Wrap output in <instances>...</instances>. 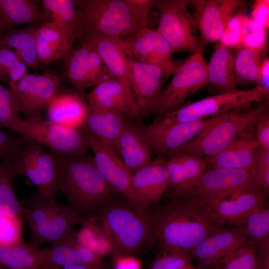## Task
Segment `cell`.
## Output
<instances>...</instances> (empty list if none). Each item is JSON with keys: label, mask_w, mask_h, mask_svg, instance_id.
Wrapping results in <instances>:
<instances>
[{"label": "cell", "mask_w": 269, "mask_h": 269, "mask_svg": "<svg viewBox=\"0 0 269 269\" xmlns=\"http://www.w3.org/2000/svg\"><path fill=\"white\" fill-rule=\"evenodd\" d=\"M3 33V32L0 29V36Z\"/></svg>", "instance_id": "cell-56"}, {"label": "cell", "mask_w": 269, "mask_h": 269, "mask_svg": "<svg viewBox=\"0 0 269 269\" xmlns=\"http://www.w3.org/2000/svg\"><path fill=\"white\" fill-rule=\"evenodd\" d=\"M206 159L179 151L166 160L169 184L168 195L172 199L184 198L198 184L207 170Z\"/></svg>", "instance_id": "cell-21"}, {"label": "cell", "mask_w": 269, "mask_h": 269, "mask_svg": "<svg viewBox=\"0 0 269 269\" xmlns=\"http://www.w3.org/2000/svg\"><path fill=\"white\" fill-rule=\"evenodd\" d=\"M43 10L49 21L74 32L78 22V11L73 0H43Z\"/></svg>", "instance_id": "cell-39"}, {"label": "cell", "mask_w": 269, "mask_h": 269, "mask_svg": "<svg viewBox=\"0 0 269 269\" xmlns=\"http://www.w3.org/2000/svg\"><path fill=\"white\" fill-rule=\"evenodd\" d=\"M57 156V190L65 194L82 220L103 203L120 195L99 172L93 157L87 153Z\"/></svg>", "instance_id": "cell-4"}, {"label": "cell", "mask_w": 269, "mask_h": 269, "mask_svg": "<svg viewBox=\"0 0 269 269\" xmlns=\"http://www.w3.org/2000/svg\"><path fill=\"white\" fill-rule=\"evenodd\" d=\"M214 117L188 123H172L157 118L149 125L136 124L150 153L165 159L179 151L200 134Z\"/></svg>", "instance_id": "cell-12"}, {"label": "cell", "mask_w": 269, "mask_h": 269, "mask_svg": "<svg viewBox=\"0 0 269 269\" xmlns=\"http://www.w3.org/2000/svg\"><path fill=\"white\" fill-rule=\"evenodd\" d=\"M186 269H198L197 268H195V267H194L193 266L190 267V268H188Z\"/></svg>", "instance_id": "cell-55"}, {"label": "cell", "mask_w": 269, "mask_h": 269, "mask_svg": "<svg viewBox=\"0 0 269 269\" xmlns=\"http://www.w3.org/2000/svg\"><path fill=\"white\" fill-rule=\"evenodd\" d=\"M21 219L0 214V247L22 242Z\"/></svg>", "instance_id": "cell-45"}, {"label": "cell", "mask_w": 269, "mask_h": 269, "mask_svg": "<svg viewBox=\"0 0 269 269\" xmlns=\"http://www.w3.org/2000/svg\"><path fill=\"white\" fill-rule=\"evenodd\" d=\"M258 269H269V239L256 245Z\"/></svg>", "instance_id": "cell-52"}, {"label": "cell", "mask_w": 269, "mask_h": 269, "mask_svg": "<svg viewBox=\"0 0 269 269\" xmlns=\"http://www.w3.org/2000/svg\"><path fill=\"white\" fill-rule=\"evenodd\" d=\"M47 264L46 249H36L22 241L0 247V268L2 269H37Z\"/></svg>", "instance_id": "cell-34"}, {"label": "cell", "mask_w": 269, "mask_h": 269, "mask_svg": "<svg viewBox=\"0 0 269 269\" xmlns=\"http://www.w3.org/2000/svg\"><path fill=\"white\" fill-rule=\"evenodd\" d=\"M9 86L18 111L26 120L42 117V112L61 89L59 78L48 72L28 73Z\"/></svg>", "instance_id": "cell-13"}, {"label": "cell", "mask_w": 269, "mask_h": 269, "mask_svg": "<svg viewBox=\"0 0 269 269\" xmlns=\"http://www.w3.org/2000/svg\"><path fill=\"white\" fill-rule=\"evenodd\" d=\"M246 240L242 227H221L203 239L190 255L197 260L198 269H214Z\"/></svg>", "instance_id": "cell-22"}, {"label": "cell", "mask_w": 269, "mask_h": 269, "mask_svg": "<svg viewBox=\"0 0 269 269\" xmlns=\"http://www.w3.org/2000/svg\"><path fill=\"white\" fill-rule=\"evenodd\" d=\"M60 267L55 265L47 264L45 266L37 269H60Z\"/></svg>", "instance_id": "cell-54"}, {"label": "cell", "mask_w": 269, "mask_h": 269, "mask_svg": "<svg viewBox=\"0 0 269 269\" xmlns=\"http://www.w3.org/2000/svg\"><path fill=\"white\" fill-rule=\"evenodd\" d=\"M171 74L160 66L140 63L132 55L128 80L139 116L151 114L163 83Z\"/></svg>", "instance_id": "cell-18"}, {"label": "cell", "mask_w": 269, "mask_h": 269, "mask_svg": "<svg viewBox=\"0 0 269 269\" xmlns=\"http://www.w3.org/2000/svg\"><path fill=\"white\" fill-rule=\"evenodd\" d=\"M192 258L180 250H160L150 269H186L193 266Z\"/></svg>", "instance_id": "cell-44"}, {"label": "cell", "mask_w": 269, "mask_h": 269, "mask_svg": "<svg viewBox=\"0 0 269 269\" xmlns=\"http://www.w3.org/2000/svg\"><path fill=\"white\" fill-rule=\"evenodd\" d=\"M86 98L92 110L119 113L130 120L139 117L127 78L111 77L95 86Z\"/></svg>", "instance_id": "cell-19"}, {"label": "cell", "mask_w": 269, "mask_h": 269, "mask_svg": "<svg viewBox=\"0 0 269 269\" xmlns=\"http://www.w3.org/2000/svg\"><path fill=\"white\" fill-rule=\"evenodd\" d=\"M215 268L219 269H258L257 246L246 240L229 253Z\"/></svg>", "instance_id": "cell-41"}, {"label": "cell", "mask_w": 269, "mask_h": 269, "mask_svg": "<svg viewBox=\"0 0 269 269\" xmlns=\"http://www.w3.org/2000/svg\"><path fill=\"white\" fill-rule=\"evenodd\" d=\"M85 39L91 44L112 76L129 78L132 55L122 37L93 35Z\"/></svg>", "instance_id": "cell-26"}, {"label": "cell", "mask_w": 269, "mask_h": 269, "mask_svg": "<svg viewBox=\"0 0 269 269\" xmlns=\"http://www.w3.org/2000/svg\"><path fill=\"white\" fill-rule=\"evenodd\" d=\"M214 269H219L218 268H215Z\"/></svg>", "instance_id": "cell-57"}, {"label": "cell", "mask_w": 269, "mask_h": 269, "mask_svg": "<svg viewBox=\"0 0 269 269\" xmlns=\"http://www.w3.org/2000/svg\"><path fill=\"white\" fill-rule=\"evenodd\" d=\"M7 162L12 179L25 176L38 188L39 195L56 198L58 191L56 155L37 142L24 139Z\"/></svg>", "instance_id": "cell-9"}, {"label": "cell", "mask_w": 269, "mask_h": 269, "mask_svg": "<svg viewBox=\"0 0 269 269\" xmlns=\"http://www.w3.org/2000/svg\"><path fill=\"white\" fill-rule=\"evenodd\" d=\"M48 121L72 129L83 128L89 106L76 92H60L47 108Z\"/></svg>", "instance_id": "cell-27"}, {"label": "cell", "mask_w": 269, "mask_h": 269, "mask_svg": "<svg viewBox=\"0 0 269 269\" xmlns=\"http://www.w3.org/2000/svg\"><path fill=\"white\" fill-rule=\"evenodd\" d=\"M77 243L102 258L111 253L112 243L110 236L102 222L91 216L84 220V224L76 235Z\"/></svg>", "instance_id": "cell-35"}, {"label": "cell", "mask_w": 269, "mask_h": 269, "mask_svg": "<svg viewBox=\"0 0 269 269\" xmlns=\"http://www.w3.org/2000/svg\"><path fill=\"white\" fill-rule=\"evenodd\" d=\"M78 22L75 36L122 37L147 26L154 0H75Z\"/></svg>", "instance_id": "cell-1"}, {"label": "cell", "mask_w": 269, "mask_h": 269, "mask_svg": "<svg viewBox=\"0 0 269 269\" xmlns=\"http://www.w3.org/2000/svg\"><path fill=\"white\" fill-rule=\"evenodd\" d=\"M15 132L25 140L47 147L50 152L58 156L86 154L89 149V132L84 128L65 127L42 117L31 120L21 118Z\"/></svg>", "instance_id": "cell-10"}, {"label": "cell", "mask_w": 269, "mask_h": 269, "mask_svg": "<svg viewBox=\"0 0 269 269\" xmlns=\"http://www.w3.org/2000/svg\"><path fill=\"white\" fill-rule=\"evenodd\" d=\"M128 120L119 113L95 111L89 107L83 128L115 151L117 141Z\"/></svg>", "instance_id": "cell-31"}, {"label": "cell", "mask_w": 269, "mask_h": 269, "mask_svg": "<svg viewBox=\"0 0 269 269\" xmlns=\"http://www.w3.org/2000/svg\"><path fill=\"white\" fill-rule=\"evenodd\" d=\"M259 148L252 127L244 130L224 149L207 161L211 168L240 169L251 172L255 167Z\"/></svg>", "instance_id": "cell-24"}, {"label": "cell", "mask_w": 269, "mask_h": 269, "mask_svg": "<svg viewBox=\"0 0 269 269\" xmlns=\"http://www.w3.org/2000/svg\"><path fill=\"white\" fill-rule=\"evenodd\" d=\"M0 269H2V268H0Z\"/></svg>", "instance_id": "cell-58"}, {"label": "cell", "mask_w": 269, "mask_h": 269, "mask_svg": "<svg viewBox=\"0 0 269 269\" xmlns=\"http://www.w3.org/2000/svg\"><path fill=\"white\" fill-rule=\"evenodd\" d=\"M246 240L256 245L269 239V208L264 205L252 211L242 226Z\"/></svg>", "instance_id": "cell-40"}, {"label": "cell", "mask_w": 269, "mask_h": 269, "mask_svg": "<svg viewBox=\"0 0 269 269\" xmlns=\"http://www.w3.org/2000/svg\"><path fill=\"white\" fill-rule=\"evenodd\" d=\"M203 52L192 54L177 68L171 80L162 89L153 104L151 114L160 118L172 112L181 107L189 97L209 85L207 63Z\"/></svg>", "instance_id": "cell-8"}, {"label": "cell", "mask_w": 269, "mask_h": 269, "mask_svg": "<svg viewBox=\"0 0 269 269\" xmlns=\"http://www.w3.org/2000/svg\"><path fill=\"white\" fill-rule=\"evenodd\" d=\"M20 203L29 226L31 247L39 249L44 243L52 245L76 237L75 226L83 220L70 204L39 194Z\"/></svg>", "instance_id": "cell-5"}, {"label": "cell", "mask_w": 269, "mask_h": 269, "mask_svg": "<svg viewBox=\"0 0 269 269\" xmlns=\"http://www.w3.org/2000/svg\"><path fill=\"white\" fill-rule=\"evenodd\" d=\"M23 139L7 134L0 128V159L10 157Z\"/></svg>", "instance_id": "cell-47"}, {"label": "cell", "mask_w": 269, "mask_h": 269, "mask_svg": "<svg viewBox=\"0 0 269 269\" xmlns=\"http://www.w3.org/2000/svg\"><path fill=\"white\" fill-rule=\"evenodd\" d=\"M123 40L132 56L140 63L160 66L172 74L181 64L173 61L170 45L157 29L146 26Z\"/></svg>", "instance_id": "cell-20"}, {"label": "cell", "mask_w": 269, "mask_h": 269, "mask_svg": "<svg viewBox=\"0 0 269 269\" xmlns=\"http://www.w3.org/2000/svg\"><path fill=\"white\" fill-rule=\"evenodd\" d=\"M114 257V269H141V262L133 255H117Z\"/></svg>", "instance_id": "cell-51"}, {"label": "cell", "mask_w": 269, "mask_h": 269, "mask_svg": "<svg viewBox=\"0 0 269 269\" xmlns=\"http://www.w3.org/2000/svg\"><path fill=\"white\" fill-rule=\"evenodd\" d=\"M234 57V73L238 85H261L262 81L260 54L241 46Z\"/></svg>", "instance_id": "cell-36"}, {"label": "cell", "mask_w": 269, "mask_h": 269, "mask_svg": "<svg viewBox=\"0 0 269 269\" xmlns=\"http://www.w3.org/2000/svg\"><path fill=\"white\" fill-rule=\"evenodd\" d=\"M74 33L72 30L55 22L41 24L35 33L38 60L48 66L66 56L72 49Z\"/></svg>", "instance_id": "cell-25"}, {"label": "cell", "mask_w": 269, "mask_h": 269, "mask_svg": "<svg viewBox=\"0 0 269 269\" xmlns=\"http://www.w3.org/2000/svg\"><path fill=\"white\" fill-rule=\"evenodd\" d=\"M256 126L255 136L260 148L269 150V115L261 120Z\"/></svg>", "instance_id": "cell-50"}, {"label": "cell", "mask_w": 269, "mask_h": 269, "mask_svg": "<svg viewBox=\"0 0 269 269\" xmlns=\"http://www.w3.org/2000/svg\"><path fill=\"white\" fill-rule=\"evenodd\" d=\"M90 43L84 40L81 46L75 50H71L64 57L66 58V71L73 86L82 92L89 87L88 79V60Z\"/></svg>", "instance_id": "cell-37"}, {"label": "cell", "mask_w": 269, "mask_h": 269, "mask_svg": "<svg viewBox=\"0 0 269 269\" xmlns=\"http://www.w3.org/2000/svg\"><path fill=\"white\" fill-rule=\"evenodd\" d=\"M169 184L166 159L157 158L133 174L132 185L135 197L142 206L156 204Z\"/></svg>", "instance_id": "cell-23"}, {"label": "cell", "mask_w": 269, "mask_h": 269, "mask_svg": "<svg viewBox=\"0 0 269 269\" xmlns=\"http://www.w3.org/2000/svg\"><path fill=\"white\" fill-rule=\"evenodd\" d=\"M88 42L90 43V50L88 60V79L89 87H90L96 86L114 76L110 74L105 66H103L100 57L90 42Z\"/></svg>", "instance_id": "cell-46"}, {"label": "cell", "mask_w": 269, "mask_h": 269, "mask_svg": "<svg viewBox=\"0 0 269 269\" xmlns=\"http://www.w3.org/2000/svg\"><path fill=\"white\" fill-rule=\"evenodd\" d=\"M257 189L260 188L248 170L211 168L206 170L188 197L204 202L230 193Z\"/></svg>", "instance_id": "cell-17"}, {"label": "cell", "mask_w": 269, "mask_h": 269, "mask_svg": "<svg viewBox=\"0 0 269 269\" xmlns=\"http://www.w3.org/2000/svg\"><path fill=\"white\" fill-rule=\"evenodd\" d=\"M49 21L37 1L0 0V29L3 33L21 24H42Z\"/></svg>", "instance_id": "cell-30"}, {"label": "cell", "mask_w": 269, "mask_h": 269, "mask_svg": "<svg viewBox=\"0 0 269 269\" xmlns=\"http://www.w3.org/2000/svg\"><path fill=\"white\" fill-rule=\"evenodd\" d=\"M202 203L217 225L242 227L249 214L266 202L261 189H257L230 193Z\"/></svg>", "instance_id": "cell-16"}, {"label": "cell", "mask_w": 269, "mask_h": 269, "mask_svg": "<svg viewBox=\"0 0 269 269\" xmlns=\"http://www.w3.org/2000/svg\"><path fill=\"white\" fill-rule=\"evenodd\" d=\"M28 73L27 67L17 57L13 50L0 45V82L10 85Z\"/></svg>", "instance_id": "cell-42"}, {"label": "cell", "mask_w": 269, "mask_h": 269, "mask_svg": "<svg viewBox=\"0 0 269 269\" xmlns=\"http://www.w3.org/2000/svg\"><path fill=\"white\" fill-rule=\"evenodd\" d=\"M194 8L192 15L199 31L201 47L218 42L231 18L246 5L244 0H188Z\"/></svg>", "instance_id": "cell-14"}, {"label": "cell", "mask_w": 269, "mask_h": 269, "mask_svg": "<svg viewBox=\"0 0 269 269\" xmlns=\"http://www.w3.org/2000/svg\"><path fill=\"white\" fill-rule=\"evenodd\" d=\"M188 5V0H154V7L159 12L157 30L169 43L173 53L203 51Z\"/></svg>", "instance_id": "cell-11"}, {"label": "cell", "mask_w": 269, "mask_h": 269, "mask_svg": "<svg viewBox=\"0 0 269 269\" xmlns=\"http://www.w3.org/2000/svg\"><path fill=\"white\" fill-rule=\"evenodd\" d=\"M269 88L262 85L247 90L227 92L182 105L158 118L172 123H188L217 117L227 113L249 108L255 102L267 99Z\"/></svg>", "instance_id": "cell-7"}, {"label": "cell", "mask_w": 269, "mask_h": 269, "mask_svg": "<svg viewBox=\"0 0 269 269\" xmlns=\"http://www.w3.org/2000/svg\"><path fill=\"white\" fill-rule=\"evenodd\" d=\"M267 42V31L249 32L243 36L242 45L261 54L266 47Z\"/></svg>", "instance_id": "cell-48"}, {"label": "cell", "mask_w": 269, "mask_h": 269, "mask_svg": "<svg viewBox=\"0 0 269 269\" xmlns=\"http://www.w3.org/2000/svg\"><path fill=\"white\" fill-rule=\"evenodd\" d=\"M269 106L267 99L256 108L215 117L209 125L179 151L209 159L224 149L244 130L255 126L269 116Z\"/></svg>", "instance_id": "cell-6"}, {"label": "cell", "mask_w": 269, "mask_h": 269, "mask_svg": "<svg viewBox=\"0 0 269 269\" xmlns=\"http://www.w3.org/2000/svg\"><path fill=\"white\" fill-rule=\"evenodd\" d=\"M160 250H180L189 253L218 228L199 200L175 198L151 212Z\"/></svg>", "instance_id": "cell-2"}, {"label": "cell", "mask_w": 269, "mask_h": 269, "mask_svg": "<svg viewBox=\"0 0 269 269\" xmlns=\"http://www.w3.org/2000/svg\"><path fill=\"white\" fill-rule=\"evenodd\" d=\"M7 160L0 159V214L21 219L22 206L12 185Z\"/></svg>", "instance_id": "cell-38"}, {"label": "cell", "mask_w": 269, "mask_h": 269, "mask_svg": "<svg viewBox=\"0 0 269 269\" xmlns=\"http://www.w3.org/2000/svg\"><path fill=\"white\" fill-rule=\"evenodd\" d=\"M89 148L94 153L95 165L106 180L119 194L129 199L141 214L150 216L151 211L137 202L132 185L133 174L121 157L109 145L90 133Z\"/></svg>", "instance_id": "cell-15"}, {"label": "cell", "mask_w": 269, "mask_h": 269, "mask_svg": "<svg viewBox=\"0 0 269 269\" xmlns=\"http://www.w3.org/2000/svg\"><path fill=\"white\" fill-rule=\"evenodd\" d=\"M115 152L132 174L151 161L150 151L136 124L128 120L116 144Z\"/></svg>", "instance_id": "cell-28"}, {"label": "cell", "mask_w": 269, "mask_h": 269, "mask_svg": "<svg viewBox=\"0 0 269 269\" xmlns=\"http://www.w3.org/2000/svg\"><path fill=\"white\" fill-rule=\"evenodd\" d=\"M60 269H105L103 265H76L60 267Z\"/></svg>", "instance_id": "cell-53"}, {"label": "cell", "mask_w": 269, "mask_h": 269, "mask_svg": "<svg viewBox=\"0 0 269 269\" xmlns=\"http://www.w3.org/2000/svg\"><path fill=\"white\" fill-rule=\"evenodd\" d=\"M269 4L268 0H256L252 11L253 19L266 29L269 27Z\"/></svg>", "instance_id": "cell-49"}, {"label": "cell", "mask_w": 269, "mask_h": 269, "mask_svg": "<svg viewBox=\"0 0 269 269\" xmlns=\"http://www.w3.org/2000/svg\"><path fill=\"white\" fill-rule=\"evenodd\" d=\"M91 216L100 219L106 229L113 256L142 254L150 251L157 242L151 214L147 216L141 214L122 195L103 203Z\"/></svg>", "instance_id": "cell-3"}, {"label": "cell", "mask_w": 269, "mask_h": 269, "mask_svg": "<svg viewBox=\"0 0 269 269\" xmlns=\"http://www.w3.org/2000/svg\"><path fill=\"white\" fill-rule=\"evenodd\" d=\"M40 24L12 28L0 36V45L12 50L21 62L33 69H38L42 65L38 60L35 41L36 31Z\"/></svg>", "instance_id": "cell-32"}, {"label": "cell", "mask_w": 269, "mask_h": 269, "mask_svg": "<svg viewBox=\"0 0 269 269\" xmlns=\"http://www.w3.org/2000/svg\"><path fill=\"white\" fill-rule=\"evenodd\" d=\"M9 88L0 82V126L14 131L21 118Z\"/></svg>", "instance_id": "cell-43"}, {"label": "cell", "mask_w": 269, "mask_h": 269, "mask_svg": "<svg viewBox=\"0 0 269 269\" xmlns=\"http://www.w3.org/2000/svg\"><path fill=\"white\" fill-rule=\"evenodd\" d=\"M47 263L62 267L76 265H103L101 257L80 246L76 237L55 244L46 249Z\"/></svg>", "instance_id": "cell-33"}, {"label": "cell", "mask_w": 269, "mask_h": 269, "mask_svg": "<svg viewBox=\"0 0 269 269\" xmlns=\"http://www.w3.org/2000/svg\"><path fill=\"white\" fill-rule=\"evenodd\" d=\"M232 49L219 40L216 43L207 64L211 93L219 94L237 89L234 73L235 53Z\"/></svg>", "instance_id": "cell-29"}]
</instances>
